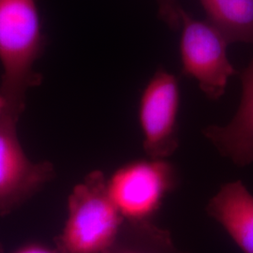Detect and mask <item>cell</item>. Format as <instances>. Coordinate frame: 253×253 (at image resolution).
<instances>
[{
  "instance_id": "cell-2",
  "label": "cell",
  "mask_w": 253,
  "mask_h": 253,
  "mask_svg": "<svg viewBox=\"0 0 253 253\" xmlns=\"http://www.w3.org/2000/svg\"><path fill=\"white\" fill-rule=\"evenodd\" d=\"M107 180L97 170L73 188L58 253H107L115 244L125 218L109 193Z\"/></svg>"
},
{
  "instance_id": "cell-8",
  "label": "cell",
  "mask_w": 253,
  "mask_h": 253,
  "mask_svg": "<svg viewBox=\"0 0 253 253\" xmlns=\"http://www.w3.org/2000/svg\"><path fill=\"white\" fill-rule=\"evenodd\" d=\"M207 212L242 253H253V195L242 181L222 185L208 202Z\"/></svg>"
},
{
  "instance_id": "cell-1",
  "label": "cell",
  "mask_w": 253,
  "mask_h": 253,
  "mask_svg": "<svg viewBox=\"0 0 253 253\" xmlns=\"http://www.w3.org/2000/svg\"><path fill=\"white\" fill-rule=\"evenodd\" d=\"M44 49L37 0H0V63L4 99L1 119L17 124L27 91L42 77L34 69Z\"/></svg>"
},
{
  "instance_id": "cell-10",
  "label": "cell",
  "mask_w": 253,
  "mask_h": 253,
  "mask_svg": "<svg viewBox=\"0 0 253 253\" xmlns=\"http://www.w3.org/2000/svg\"><path fill=\"white\" fill-rule=\"evenodd\" d=\"M107 253H189L176 248L168 230L151 220H125Z\"/></svg>"
},
{
  "instance_id": "cell-6",
  "label": "cell",
  "mask_w": 253,
  "mask_h": 253,
  "mask_svg": "<svg viewBox=\"0 0 253 253\" xmlns=\"http://www.w3.org/2000/svg\"><path fill=\"white\" fill-rule=\"evenodd\" d=\"M16 125L0 119V216L9 215L54 176L52 163L28 159Z\"/></svg>"
},
{
  "instance_id": "cell-5",
  "label": "cell",
  "mask_w": 253,
  "mask_h": 253,
  "mask_svg": "<svg viewBox=\"0 0 253 253\" xmlns=\"http://www.w3.org/2000/svg\"><path fill=\"white\" fill-rule=\"evenodd\" d=\"M180 88L177 78L159 69L145 85L139 101V123L148 158L167 159L179 146L177 117Z\"/></svg>"
},
{
  "instance_id": "cell-4",
  "label": "cell",
  "mask_w": 253,
  "mask_h": 253,
  "mask_svg": "<svg viewBox=\"0 0 253 253\" xmlns=\"http://www.w3.org/2000/svg\"><path fill=\"white\" fill-rule=\"evenodd\" d=\"M180 13V59L182 74L199 83L210 100L225 93L229 78L238 72L230 62L225 38L208 21L194 18L182 7Z\"/></svg>"
},
{
  "instance_id": "cell-12",
  "label": "cell",
  "mask_w": 253,
  "mask_h": 253,
  "mask_svg": "<svg viewBox=\"0 0 253 253\" xmlns=\"http://www.w3.org/2000/svg\"><path fill=\"white\" fill-rule=\"evenodd\" d=\"M15 253H53L46 249L44 247L39 246V245H28L26 247L21 248Z\"/></svg>"
},
{
  "instance_id": "cell-9",
  "label": "cell",
  "mask_w": 253,
  "mask_h": 253,
  "mask_svg": "<svg viewBox=\"0 0 253 253\" xmlns=\"http://www.w3.org/2000/svg\"><path fill=\"white\" fill-rule=\"evenodd\" d=\"M208 21L227 42L253 45V0H199Z\"/></svg>"
},
{
  "instance_id": "cell-11",
  "label": "cell",
  "mask_w": 253,
  "mask_h": 253,
  "mask_svg": "<svg viewBox=\"0 0 253 253\" xmlns=\"http://www.w3.org/2000/svg\"><path fill=\"white\" fill-rule=\"evenodd\" d=\"M160 18L163 20L172 30L180 27L181 6L178 0H157Z\"/></svg>"
},
{
  "instance_id": "cell-3",
  "label": "cell",
  "mask_w": 253,
  "mask_h": 253,
  "mask_svg": "<svg viewBox=\"0 0 253 253\" xmlns=\"http://www.w3.org/2000/svg\"><path fill=\"white\" fill-rule=\"evenodd\" d=\"M109 193L125 220H151L178 184L166 159L136 160L119 167L107 180Z\"/></svg>"
},
{
  "instance_id": "cell-13",
  "label": "cell",
  "mask_w": 253,
  "mask_h": 253,
  "mask_svg": "<svg viewBox=\"0 0 253 253\" xmlns=\"http://www.w3.org/2000/svg\"><path fill=\"white\" fill-rule=\"evenodd\" d=\"M4 107H5V103H4V99L0 93V119L3 116V112H4Z\"/></svg>"
},
{
  "instance_id": "cell-7",
  "label": "cell",
  "mask_w": 253,
  "mask_h": 253,
  "mask_svg": "<svg viewBox=\"0 0 253 253\" xmlns=\"http://www.w3.org/2000/svg\"><path fill=\"white\" fill-rule=\"evenodd\" d=\"M240 77L242 96L235 117L226 126H208L204 135L222 156L245 167L253 163V57Z\"/></svg>"
}]
</instances>
